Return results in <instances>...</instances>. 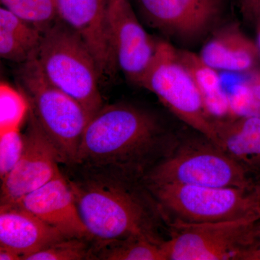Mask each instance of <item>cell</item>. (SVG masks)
Returning a JSON list of instances; mask_svg holds the SVG:
<instances>
[{"label": "cell", "mask_w": 260, "mask_h": 260, "mask_svg": "<svg viewBox=\"0 0 260 260\" xmlns=\"http://www.w3.org/2000/svg\"><path fill=\"white\" fill-rule=\"evenodd\" d=\"M178 135L141 108L127 104L102 107L85 127L75 164L96 174L142 182L172 150Z\"/></svg>", "instance_id": "obj_1"}, {"label": "cell", "mask_w": 260, "mask_h": 260, "mask_svg": "<svg viewBox=\"0 0 260 260\" xmlns=\"http://www.w3.org/2000/svg\"><path fill=\"white\" fill-rule=\"evenodd\" d=\"M84 239L66 238L42 250L25 256L23 260H82L91 259Z\"/></svg>", "instance_id": "obj_21"}, {"label": "cell", "mask_w": 260, "mask_h": 260, "mask_svg": "<svg viewBox=\"0 0 260 260\" xmlns=\"http://www.w3.org/2000/svg\"><path fill=\"white\" fill-rule=\"evenodd\" d=\"M198 54L218 71L248 74L260 66L256 41L248 37L237 22L219 25L210 34Z\"/></svg>", "instance_id": "obj_14"}, {"label": "cell", "mask_w": 260, "mask_h": 260, "mask_svg": "<svg viewBox=\"0 0 260 260\" xmlns=\"http://www.w3.org/2000/svg\"><path fill=\"white\" fill-rule=\"evenodd\" d=\"M36 51L9 32L0 30V56L3 59L21 64L29 60Z\"/></svg>", "instance_id": "obj_24"}, {"label": "cell", "mask_w": 260, "mask_h": 260, "mask_svg": "<svg viewBox=\"0 0 260 260\" xmlns=\"http://www.w3.org/2000/svg\"><path fill=\"white\" fill-rule=\"evenodd\" d=\"M35 56L46 78L80 103L90 118L100 110L99 68L78 32L58 19L42 32Z\"/></svg>", "instance_id": "obj_4"}, {"label": "cell", "mask_w": 260, "mask_h": 260, "mask_svg": "<svg viewBox=\"0 0 260 260\" xmlns=\"http://www.w3.org/2000/svg\"><path fill=\"white\" fill-rule=\"evenodd\" d=\"M2 7L28 22L39 31H45L58 17L55 0H0Z\"/></svg>", "instance_id": "obj_19"}, {"label": "cell", "mask_w": 260, "mask_h": 260, "mask_svg": "<svg viewBox=\"0 0 260 260\" xmlns=\"http://www.w3.org/2000/svg\"><path fill=\"white\" fill-rule=\"evenodd\" d=\"M107 18L117 69L131 83L140 85L156 54L159 40L143 28L129 0L109 3Z\"/></svg>", "instance_id": "obj_11"}, {"label": "cell", "mask_w": 260, "mask_h": 260, "mask_svg": "<svg viewBox=\"0 0 260 260\" xmlns=\"http://www.w3.org/2000/svg\"><path fill=\"white\" fill-rule=\"evenodd\" d=\"M24 137L20 129L0 132V178L8 176L21 156Z\"/></svg>", "instance_id": "obj_22"}, {"label": "cell", "mask_w": 260, "mask_h": 260, "mask_svg": "<svg viewBox=\"0 0 260 260\" xmlns=\"http://www.w3.org/2000/svg\"><path fill=\"white\" fill-rule=\"evenodd\" d=\"M139 86L153 93L190 129L217 143L214 121L205 109L190 72L171 43L159 40L156 54Z\"/></svg>", "instance_id": "obj_8"}, {"label": "cell", "mask_w": 260, "mask_h": 260, "mask_svg": "<svg viewBox=\"0 0 260 260\" xmlns=\"http://www.w3.org/2000/svg\"><path fill=\"white\" fill-rule=\"evenodd\" d=\"M254 29L256 32V43L257 45L258 49H259L260 54V18L258 19L257 21L254 25Z\"/></svg>", "instance_id": "obj_29"}, {"label": "cell", "mask_w": 260, "mask_h": 260, "mask_svg": "<svg viewBox=\"0 0 260 260\" xmlns=\"http://www.w3.org/2000/svg\"><path fill=\"white\" fill-rule=\"evenodd\" d=\"M260 216L200 224H169L166 260H242L256 244Z\"/></svg>", "instance_id": "obj_7"}, {"label": "cell", "mask_w": 260, "mask_h": 260, "mask_svg": "<svg viewBox=\"0 0 260 260\" xmlns=\"http://www.w3.org/2000/svg\"><path fill=\"white\" fill-rule=\"evenodd\" d=\"M30 110L28 98L21 90L6 83L0 86V132L20 129Z\"/></svg>", "instance_id": "obj_20"}, {"label": "cell", "mask_w": 260, "mask_h": 260, "mask_svg": "<svg viewBox=\"0 0 260 260\" xmlns=\"http://www.w3.org/2000/svg\"><path fill=\"white\" fill-rule=\"evenodd\" d=\"M255 189L260 198V178L257 179L256 183Z\"/></svg>", "instance_id": "obj_30"}, {"label": "cell", "mask_w": 260, "mask_h": 260, "mask_svg": "<svg viewBox=\"0 0 260 260\" xmlns=\"http://www.w3.org/2000/svg\"><path fill=\"white\" fill-rule=\"evenodd\" d=\"M18 79L38 121L55 145L61 162L75 164L82 137L90 119L88 112L46 78L35 54L20 64Z\"/></svg>", "instance_id": "obj_6"}, {"label": "cell", "mask_w": 260, "mask_h": 260, "mask_svg": "<svg viewBox=\"0 0 260 260\" xmlns=\"http://www.w3.org/2000/svg\"><path fill=\"white\" fill-rule=\"evenodd\" d=\"M68 181L90 237L106 244L130 237L164 241L156 233V206L138 182L102 174Z\"/></svg>", "instance_id": "obj_2"}, {"label": "cell", "mask_w": 260, "mask_h": 260, "mask_svg": "<svg viewBox=\"0 0 260 260\" xmlns=\"http://www.w3.org/2000/svg\"><path fill=\"white\" fill-rule=\"evenodd\" d=\"M145 21L167 37L193 44L221 25L226 0H137Z\"/></svg>", "instance_id": "obj_9"}, {"label": "cell", "mask_w": 260, "mask_h": 260, "mask_svg": "<svg viewBox=\"0 0 260 260\" xmlns=\"http://www.w3.org/2000/svg\"><path fill=\"white\" fill-rule=\"evenodd\" d=\"M0 30H5L37 50L42 32L6 8H0Z\"/></svg>", "instance_id": "obj_23"}, {"label": "cell", "mask_w": 260, "mask_h": 260, "mask_svg": "<svg viewBox=\"0 0 260 260\" xmlns=\"http://www.w3.org/2000/svg\"><path fill=\"white\" fill-rule=\"evenodd\" d=\"M24 148L15 167L2 181L1 205H13L47 184L60 171V157L30 106Z\"/></svg>", "instance_id": "obj_10"}, {"label": "cell", "mask_w": 260, "mask_h": 260, "mask_svg": "<svg viewBox=\"0 0 260 260\" xmlns=\"http://www.w3.org/2000/svg\"><path fill=\"white\" fill-rule=\"evenodd\" d=\"M0 259L22 260V256L15 251L8 248L0 247Z\"/></svg>", "instance_id": "obj_28"}, {"label": "cell", "mask_w": 260, "mask_h": 260, "mask_svg": "<svg viewBox=\"0 0 260 260\" xmlns=\"http://www.w3.org/2000/svg\"><path fill=\"white\" fill-rule=\"evenodd\" d=\"M246 75L249 95L246 116L260 117V66Z\"/></svg>", "instance_id": "obj_25"}, {"label": "cell", "mask_w": 260, "mask_h": 260, "mask_svg": "<svg viewBox=\"0 0 260 260\" xmlns=\"http://www.w3.org/2000/svg\"><path fill=\"white\" fill-rule=\"evenodd\" d=\"M55 228L17 205L0 207V247L25 256L66 239Z\"/></svg>", "instance_id": "obj_15"}, {"label": "cell", "mask_w": 260, "mask_h": 260, "mask_svg": "<svg viewBox=\"0 0 260 260\" xmlns=\"http://www.w3.org/2000/svg\"><path fill=\"white\" fill-rule=\"evenodd\" d=\"M58 17L83 39L95 58L101 79L117 70L109 25V0H55Z\"/></svg>", "instance_id": "obj_12"}, {"label": "cell", "mask_w": 260, "mask_h": 260, "mask_svg": "<svg viewBox=\"0 0 260 260\" xmlns=\"http://www.w3.org/2000/svg\"><path fill=\"white\" fill-rule=\"evenodd\" d=\"M28 210L67 237L90 238L69 181L59 172L13 205Z\"/></svg>", "instance_id": "obj_13"}, {"label": "cell", "mask_w": 260, "mask_h": 260, "mask_svg": "<svg viewBox=\"0 0 260 260\" xmlns=\"http://www.w3.org/2000/svg\"><path fill=\"white\" fill-rule=\"evenodd\" d=\"M242 260H260V225L256 244L246 253Z\"/></svg>", "instance_id": "obj_27"}, {"label": "cell", "mask_w": 260, "mask_h": 260, "mask_svg": "<svg viewBox=\"0 0 260 260\" xmlns=\"http://www.w3.org/2000/svg\"><path fill=\"white\" fill-rule=\"evenodd\" d=\"M116 1V0H109V3H112V2Z\"/></svg>", "instance_id": "obj_31"}, {"label": "cell", "mask_w": 260, "mask_h": 260, "mask_svg": "<svg viewBox=\"0 0 260 260\" xmlns=\"http://www.w3.org/2000/svg\"><path fill=\"white\" fill-rule=\"evenodd\" d=\"M178 54L190 72L212 120L231 119L228 93L222 85L219 71L206 64L199 54L192 51L178 49Z\"/></svg>", "instance_id": "obj_17"}, {"label": "cell", "mask_w": 260, "mask_h": 260, "mask_svg": "<svg viewBox=\"0 0 260 260\" xmlns=\"http://www.w3.org/2000/svg\"><path fill=\"white\" fill-rule=\"evenodd\" d=\"M217 143L256 181L260 178V117L214 121Z\"/></svg>", "instance_id": "obj_16"}, {"label": "cell", "mask_w": 260, "mask_h": 260, "mask_svg": "<svg viewBox=\"0 0 260 260\" xmlns=\"http://www.w3.org/2000/svg\"><path fill=\"white\" fill-rule=\"evenodd\" d=\"M142 182L254 189L256 179L217 143L193 130L179 133L172 150Z\"/></svg>", "instance_id": "obj_3"}, {"label": "cell", "mask_w": 260, "mask_h": 260, "mask_svg": "<svg viewBox=\"0 0 260 260\" xmlns=\"http://www.w3.org/2000/svg\"><path fill=\"white\" fill-rule=\"evenodd\" d=\"M244 21L254 27L260 18V0H239Z\"/></svg>", "instance_id": "obj_26"}, {"label": "cell", "mask_w": 260, "mask_h": 260, "mask_svg": "<svg viewBox=\"0 0 260 260\" xmlns=\"http://www.w3.org/2000/svg\"><path fill=\"white\" fill-rule=\"evenodd\" d=\"M164 241L146 237H130L107 244L101 258L107 260H166Z\"/></svg>", "instance_id": "obj_18"}, {"label": "cell", "mask_w": 260, "mask_h": 260, "mask_svg": "<svg viewBox=\"0 0 260 260\" xmlns=\"http://www.w3.org/2000/svg\"><path fill=\"white\" fill-rule=\"evenodd\" d=\"M145 186L168 225L215 223L260 216V198L255 188L176 184Z\"/></svg>", "instance_id": "obj_5"}]
</instances>
